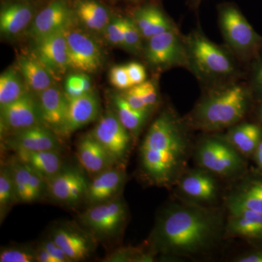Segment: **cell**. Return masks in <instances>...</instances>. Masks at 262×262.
I'll use <instances>...</instances> for the list:
<instances>
[{
    "mask_svg": "<svg viewBox=\"0 0 262 262\" xmlns=\"http://www.w3.org/2000/svg\"><path fill=\"white\" fill-rule=\"evenodd\" d=\"M227 211L178 199L162 208L149 239L156 254L182 259L206 256L225 238Z\"/></svg>",
    "mask_w": 262,
    "mask_h": 262,
    "instance_id": "cell-1",
    "label": "cell"
},
{
    "mask_svg": "<svg viewBox=\"0 0 262 262\" xmlns=\"http://www.w3.org/2000/svg\"><path fill=\"white\" fill-rule=\"evenodd\" d=\"M189 130L184 119L170 108L150 125L139 149L141 172L149 184L175 187L192 156L194 144Z\"/></svg>",
    "mask_w": 262,
    "mask_h": 262,
    "instance_id": "cell-2",
    "label": "cell"
},
{
    "mask_svg": "<svg viewBox=\"0 0 262 262\" xmlns=\"http://www.w3.org/2000/svg\"><path fill=\"white\" fill-rule=\"evenodd\" d=\"M253 102L249 85L227 82L210 88L184 120L190 129L214 134L242 122Z\"/></svg>",
    "mask_w": 262,
    "mask_h": 262,
    "instance_id": "cell-3",
    "label": "cell"
},
{
    "mask_svg": "<svg viewBox=\"0 0 262 262\" xmlns=\"http://www.w3.org/2000/svg\"><path fill=\"white\" fill-rule=\"evenodd\" d=\"M188 70L210 88L230 82L239 74L232 55L211 42L201 30L184 37Z\"/></svg>",
    "mask_w": 262,
    "mask_h": 262,
    "instance_id": "cell-4",
    "label": "cell"
},
{
    "mask_svg": "<svg viewBox=\"0 0 262 262\" xmlns=\"http://www.w3.org/2000/svg\"><path fill=\"white\" fill-rule=\"evenodd\" d=\"M192 157L196 166L206 169L221 180L232 183L248 171L246 158L224 135L206 134L194 144Z\"/></svg>",
    "mask_w": 262,
    "mask_h": 262,
    "instance_id": "cell-5",
    "label": "cell"
},
{
    "mask_svg": "<svg viewBox=\"0 0 262 262\" xmlns=\"http://www.w3.org/2000/svg\"><path fill=\"white\" fill-rule=\"evenodd\" d=\"M218 12L221 31L231 53L239 61L251 64L261 55V36L233 3L220 5Z\"/></svg>",
    "mask_w": 262,
    "mask_h": 262,
    "instance_id": "cell-6",
    "label": "cell"
},
{
    "mask_svg": "<svg viewBox=\"0 0 262 262\" xmlns=\"http://www.w3.org/2000/svg\"><path fill=\"white\" fill-rule=\"evenodd\" d=\"M127 219L126 204L118 196L91 206L79 215L78 220L82 227L95 238L108 239L120 235Z\"/></svg>",
    "mask_w": 262,
    "mask_h": 262,
    "instance_id": "cell-7",
    "label": "cell"
},
{
    "mask_svg": "<svg viewBox=\"0 0 262 262\" xmlns=\"http://www.w3.org/2000/svg\"><path fill=\"white\" fill-rule=\"evenodd\" d=\"M221 179L206 169L187 168L175 185L179 199L204 206H218L222 195Z\"/></svg>",
    "mask_w": 262,
    "mask_h": 262,
    "instance_id": "cell-8",
    "label": "cell"
},
{
    "mask_svg": "<svg viewBox=\"0 0 262 262\" xmlns=\"http://www.w3.org/2000/svg\"><path fill=\"white\" fill-rule=\"evenodd\" d=\"M145 58L155 68L183 67L188 69L187 50L184 37L174 28L150 38L145 48Z\"/></svg>",
    "mask_w": 262,
    "mask_h": 262,
    "instance_id": "cell-9",
    "label": "cell"
},
{
    "mask_svg": "<svg viewBox=\"0 0 262 262\" xmlns=\"http://www.w3.org/2000/svg\"><path fill=\"white\" fill-rule=\"evenodd\" d=\"M91 134L111 155L115 163L120 165L126 161L134 137L122 125L116 113L106 112Z\"/></svg>",
    "mask_w": 262,
    "mask_h": 262,
    "instance_id": "cell-10",
    "label": "cell"
},
{
    "mask_svg": "<svg viewBox=\"0 0 262 262\" xmlns=\"http://www.w3.org/2000/svg\"><path fill=\"white\" fill-rule=\"evenodd\" d=\"M69 67L84 74L98 72L103 64L102 52L91 36L79 29H66Z\"/></svg>",
    "mask_w": 262,
    "mask_h": 262,
    "instance_id": "cell-11",
    "label": "cell"
},
{
    "mask_svg": "<svg viewBox=\"0 0 262 262\" xmlns=\"http://www.w3.org/2000/svg\"><path fill=\"white\" fill-rule=\"evenodd\" d=\"M39 124L42 121L38 100L31 93L1 106V131L6 136Z\"/></svg>",
    "mask_w": 262,
    "mask_h": 262,
    "instance_id": "cell-12",
    "label": "cell"
},
{
    "mask_svg": "<svg viewBox=\"0 0 262 262\" xmlns=\"http://www.w3.org/2000/svg\"><path fill=\"white\" fill-rule=\"evenodd\" d=\"M85 229L72 224H61L52 230L51 238L63 250L71 261H84L96 248V238Z\"/></svg>",
    "mask_w": 262,
    "mask_h": 262,
    "instance_id": "cell-13",
    "label": "cell"
},
{
    "mask_svg": "<svg viewBox=\"0 0 262 262\" xmlns=\"http://www.w3.org/2000/svg\"><path fill=\"white\" fill-rule=\"evenodd\" d=\"M231 184L224 195V207H243L262 213L261 172L248 170Z\"/></svg>",
    "mask_w": 262,
    "mask_h": 262,
    "instance_id": "cell-14",
    "label": "cell"
},
{
    "mask_svg": "<svg viewBox=\"0 0 262 262\" xmlns=\"http://www.w3.org/2000/svg\"><path fill=\"white\" fill-rule=\"evenodd\" d=\"M65 31H59L34 39V56L47 67L54 77L63 75L70 68Z\"/></svg>",
    "mask_w": 262,
    "mask_h": 262,
    "instance_id": "cell-15",
    "label": "cell"
},
{
    "mask_svg": "<svg viewBox=\"0 0 262 262\" xmlns=\"http://www.w3.org/2000/svg\"><path fill=\"white\" fill-rule=\"evenodd\" d=\"M42 124L58 137H64L69 101L64 92L53 84L37 94Z\"/></svg>",
    "mask_w": 262,
    "mask_h": 262,
    "instance_id": "cell-16",
    "label": "cell"
},
{
    "mask_svg": "<svg viewBox=\"0 0 262 262\" xmlns=\"http://www.w3.org/2000/svg\"><path fill=\"white\" fill-rule=\"evenodd\" d=\"M4 145L15 151L61 149V139L43 124L7 136Z\"/></svg>",
    "mask_w": 262,
    "mask_h": 262,
    "instance_id": "cell-17",
    "label": "cell"
},
{
    "mask_svg": "<svg viewBox=\"0 0 262 262\" xmlns=\"http://www.w3.org/2000/svg\"><path fill=\"white\" fill-rule=\"evenodd\" d=\"M73 13L62 0H55L43 8L33 19L29 34L33 39L66 30L72 27Z\"/></svg>",
    "mask_w": 262,
    "mask_h": 262,
    "instance_id": "cell-18",
    "label": "cell"
},
{
    "mask_svg": "<svg viewBox=\"0 0 262 262\" xmlns=\"http://www.w3.org/2000/svg\"><path fill=\"white\" fill-rule=\"evenodd\" d=\"M227 211L225 238L262 241V213L243 207H225Z\"/></svg>",
    "mask_w": 262,
    "mask_h": 262,
    "instance_id": "cell-19",
    "label": "cell"
},
{
    "mask_svg": "<svg viewBox=\"0 0 262 262\" xmlns=\"http://www.w3.org/2000/svg\"><path fill=\"white\" fill-rule=\"evenodd\" d=\"M125 180L126 173L124 168L112 167L103 170L89 183L84 194L86 201L91 206H94L116 198Z\"/></svg>",
    "mask_w": 262,
    "mask_h": 262,
    "instance_id": "cell-20",
    "label": "cell"
},
{
    "mask_svg": "<svg viewBox=\"0 0 262 262\" xmlns=\"http://www.w3.org/2000/svg\"><path fill=\"white\" fill-rule=\"evenodd\" d=\"M68 101L64 138L95 121L100 113L99 101L92 91L84 93L78 97L68 98Z\"/></svg>",
    "mask_w": 262,
    "mask_h": 262,
    "instance_id": "cell-21",
    "label": "cell"
},
{
    "mask_svg": "<svg viewBox=\"0 0 262 262\" xmlns=\"http://www.w3.org/2000/svg\"><path fill=\"white\" fill-rule=\"evenodd\" d=\"M81 166L91 176H96L116 165L115 160L91 134L83 136L77 147Z\"/></svg>",
    "mask_w": 262,
    "mask_h": 262,
    "instance_id": "cell-22",
    "label": "cell"
},
{
    "mask_svg": "<svg viewBox=\"0 0 262 262\" xmlns=\"http://www.w3.org/2000/svg\"><path fill=\"white\" fill-rule=\"evenodd\" d=\"M224 136L243 156L251 158L262 140V127L258 122H241L229 127Z\"/></svg>",
    "mask_w": 262,
    "mask_h": 262,
    "instance_id": "cell-23",
    "label": "cell"
},
{
    "mask_svg": "<svg viewBox=\"0 0 262 262\" xmlns=\"http://www.w3.org/2000/svg\"><path fill=\"white\" fill-rule=\"evenodd\" d=\"M15 155L17 160L29 165L46 181L59 173L63 167V160L57 150L18 151Z\"/></svg>",
    "mask_w": 262,
    "mask_h": 262,
    "instance_id": "cell-24",
    "label": "cell"
},
{
    "mask_svg": "<svg viewBox=\"0 0 262 262\" xmlns=\"http://www.w3.org/2000/svg\"><path fill=\"white\" fill-rule=\"evenodd\" d=\"M133 20L140 31L143 38L146 40L155 35L176 28L165 13L155 5H146L136 10Z\"/></svg>",
    "mask_w": 262,
    "mask_h": 262,
    "instance_id": "cell-25",
    "label": "cell"
},
{
    "mask_svg": "<svg viewBox=\"0 0 262 262\" xmlns=\"http://www.w3.org/2000/svg\"><path fill=\"white\" fill-rule=\"evenodd\" d=\"M34 10L26 3H14L3 7L0 13V31L6 37H15L32 24Z\"/></svg>",
    "mask_w": 262,
    "mask_h": 262,
    "instance_id": "cell-26",
    "label": "cell"
},
{
    "mask_svg": "<svg viewBox=\"0 0 262 262\" xmlns=\"http://www.w3.org/2000/svg\"><path fill=\"white\" fill-rule=\"evenodd\" d=\"M18 67L26 85L36 94L53 85V74L35 56H20Z\"/></svg>",
    "mask_w": 262,
    "mask_h": 262,
    "instance_id": "cell-27",
    "label": "cell"
},
{
    "mask_svg": "<svg viewBox=\"0 0 262 262\" xmlns=\"http://www.w3.org/2000/svg\"><path fill=\"white\" fill-rule=\"evenodd\" d=\"M76 14L86 28L103 32L112 20L107 8L96 0H82L76 7Z\"/></svg>",
    "mask_w": 262,
    "mask_h": 262,
    "instance_id": "cell-28",
    "label": "cell"
},
{
    "mask_svg": "<svg viewBox=\"0 0 262 262\" xmlns=\"http://www.w3.org/2000/svg\"><path fill=\"white\" fill-rule=\"evenodd\" d=\"M115 113L122 125L134 138H137L144 127L151 111L138 110L133 108L122 97L121 94L115 95L113 98Z\"/></svg>",
    "mask_w": 262,
    "mask_h": 262,
    "instance_id": "cell-29",
    "label": "cell"
},
{
    "mask_svg": "<svg viewBox=\"0 0 262 262\" xmlns=\"http://www.w3.org/2000/svg\"><path fill=\"white\" fill-rule=\"evenodd\" d=\"M82 174L78 169L61 170L54 177L46 180V188L50 195L55 201L66 204L71 189Z\"/></svg>",
    "mask_w": 262,
    "mask_h": 262,
    "instance_id": "cell-30",
    "label": "cell"
},
{
    "mask_svg": "<svg viewBox=\"0 0 262 262\" xmlns=\"http://www.w3.org/2000/svg\"><path fill=\"white\" fill-rule=\"evenodd\" d=\"M13 69L5 71L0 76V106L16 101L28 91L24 78Z\"/></svg>",
    "mask_w": 262,
    "mask_h": 262,
    "instance_id": "cell-31",
    "label": "cell"
},
{
    "mask_svg": "<svg viewBox=\"0 0 262 262\" xmlns=\"http://www.w3.org/2000/svg\"><path fill=\"white\" fill-rule=\"evenodd\" d=\"M8 167L14 184L16 201L20 203H31L29 187L32 169L29 165L19 161L16 158L8 165Z\"/></svg>",
    "mask_w": 262,
    "mask_h": 262,
    "instance_id": "cell-32",
    "label": "cell"
},
{
    "mask_svg": "<svg viewBox=\"0 0 262 262\" xmlns=\"http://www.w3.org/2000/svg\"><path fill=\"white\" fill-rule=\"evenodd\" d=\"M16 201L14 184L9 167L2 165L0 170V218L3 220L13 202Z\"/></svg>",
    "mask_w": 262,
    "mask_h": 262,
    "instance_id": "cell-33",
    "label": "cell"
},
{
    "mask_svg": "<svg viewBox=\"0 0 262 262\" xmlns=\"http://www.w3.org/2000/svg\"><path fill=\"white\" fill-rule=\"evenodd\" d=\"M142 39L133 18H124L123 48L134 54L139 55L142 51Z\"/></svg>",
    "mask_w": 262,
    "mask_h": 262,
    "instance_id": "cell-34",
    "label": "cell"
},
{
    "mask_svg": "<svg viewBox=\"0 0 262 262\" xmlns=\"http://www.w3.org/2000/svg\"><path fill=\"white\" fill-rule=\"evenodd\" d=\"M37 261L36 249L27 246L4 248L0 252V262Z\"/></svg>",
    "mask_w": 262,
    "mask_h": 262,
    "instance_id": "cell-35",
    "label": "cell"
},
{
    "mask_svg": "<svg viewBox=\"0 0 262 262\" xmlns=\"http://www.w3.org/2000/svg\"><path fill=\"white\" fill-rule=\"evenodd\" d=\"M103 32L106 40L112 46L123 47L124 18L117 17L112 19Z\"/></svg>",
    "mask_w": 262,
    "mask_h": 262,
    "instance_id": "cell-36",
    "label": "cell"
},
{
    "mask_svg": "<svg viewBox=\"0 0 262 262\" xmlns=\"http://www.w3.org/2000/svg\"><path fill=\"white\" fill-rule=\"evenodd\" d=\"M250 89L252 92L254 101H262V53L257 59L251 63V83Z\"/></svg>",
    "mask_w": 262,
    "mask_h": 262,
    "instance_id": "cell-37",
    "label": "cell"
},
{
    "mask_svg": "<svg viewBox=\"0 0 262 262\" xmlns=\"http://www.w3.org/2000/svg\"><path fill=\"white\" fill-rule=\"evenodd\" d=\"M110 80L114 87L121 91H125L133 87L127 73L126 65L113 67L110 70Z\"/></svg>",
    "mask_w": 262,
    "mask_h": 262,
    "instance_id": "cell-38",
    "label": "cell"
},
{
    "mask_svg": "<svg viewBox=\"0 0 262 262\" xmlns=\"http://www.w3.org/2000/svg\"><path fill=\"white\" fill-rule=\"evenodd\" d=\"M136 87L146 107L151 110L155 108L158 103V89L155 82L145 81Z\"/></svg>",
    "mask_w": 262,
    "mask_h": 262,
    "instance_id": "cell-39",
    "label": "cell"
},
{
    "mask_svg": "<svg viewBox=\"0 0 262 262\" xmlns=\"http://www.w3.org/2000/svg\"><path fill=\"white\" fill-rule=\"evenodd\" d=\"M126 67L132 86L139 85L145 82L146 73L144 66L137 62H130L127 63Z\"/></svg>",
    "mask_w": 262,
    "mask_h": 262,
    "instance_id": "cell-40",
    "label": "cell"
},
{
    "mask_svg": "<svg viewBox=\"0 0 262 262\" xmlns=\"http://www.w3.org/2000/svg\"><path fill=\"white\" fill-rule=\"evenodd\" d=\"M32 178H31L30 192L31 203L37 201L42 195L45 186H46V179L40 174L34 171L32 169Z\"/></svg>",
    "mask_w": 262,
    "mask_h": 262,
    "instance_id": "cell-41",
    "label": "cell"
},
{
    "mask_svg": "<svg viewBox=\"0 0 262 262\" xmlns=\"http://www.w3.org/2000/svg\"><path fill=\"white\" fill-rule=\"evenodd\" d=\"M121 95L133 108L138 110H150L151 111V110L146 107L145 103L143 101L136 86H133L130 89L125 90Z\"/></svg>",
    "mask_w": 262,
    "mask_h": 262,
    "instance_id": "cell-42",
    "label": "cell"
},
{
    "mask_svg": "<svg viewBox=\"0 0 262 262\" xmlns=\"http://www.w3.org/2000/svg\"><path fill=\"white\" fill-rule=\"evenodd\" d=\"M41 245H42V246L51 253V254L53 257L56 258L58 262L71 261L68 256L63 252V250H62L51 237L48 239H44Z\"/></svg>",
    "mask_w": 262,
    "mask_h": 262,
    "instance_id": "cell-43",
    "label": "cell"
},
{
    "mask_svg": "<svg viewBox=\"0 0 262 262\" xmlns=\"http://www.w3.org/2000/svg\"><path fill=\"white\" fill-rule=\"evenodd\" d=\"M235 262H262V249L242 253L232 260Z\"/></svg>",
    "mask_w": 262,
    "mask_h": 262,
    "instance_id": "cell-44",
    "label": "cell"
},
{
    "mask_svg": "<svg viewBox=\"0 0 262 262\" xmlns=\"http://www.w3.org/2000/svg\"><path fill=\"white\" fill-rule=\"evenodd\" d=\"M37 253V261L39 262H58L56 258L53 257L51 253L40 244L36 249Z\"/></svg>",
    "mask_w": 262,
    "mask_h": 262,
    "instance_id": "cell-45",
    "label": "cell"
},
{
    "mask_svg": "<svg viewBox=\"0 0 262 262\" xmlns=\"http://www.w3.org/2000/svg\"><path fill=\"white\" fill-rule=\"evenodd\" d=\"M65 85L70 86V87L75 88V89L82 90V91H84L82 75H74L70 76V77L67 78ZM84 92H85V91H84Z\"/></svg>",
    "mask_w": 262,
    "mask_h": 262,
    "instance_id": "cell-46",
    "label": "cell"
},
{
    "mask_svg": "<svg viewBox=\"0 0 262 262\" xmlns=\"http://www.w3.org/2000/svg\"><path fill=\"white\" fill-rule=\"evenodd\" d=\"M252 158L257 166V170L262 173V140L258 144L257 149L255 151Z\"/></svg>",
    "mask_w": 262,
    "mask_h": 262,
    "instance_id": "cell-47",
    "label": "cell"
},
{
    "mask_svg": "<svg viewBox=\"0 0 262 262\" xmlns=\"http://www.w3.org/2000/svg\"><path fill=\"white\" fill-rule=\"evenodd\" d=\"M82 82H83V89L85 92H89L91 91V80L89 76L86 75L85 74H82Z\"/></svg>",
    "mask_w": 262,
    "mask_h": 262,
    "instance_id": "cell-48",
    "label": "cell"
},
{
    "mask_svg": "<svg viewBox=\"0 0 262 262\" xmlns=\"http://www.w3.org/2000/svg\"><path fill=\"white\" fill-rule=\"evenodd\" d=\"M256 117L258 123L262 127V101L257 102L256 108Z\"/></svg>",
    "mask_w": 262,
    "mask_h": 262,
    "instance_id": "cell-49",
    "label": "cell"
},
{
    "mask_svg": "<svg viewBox=\"0 0 262 262\" xmlns=\"http://www.w3.org/2000/svg\"><path fill=\"white\" fill-rule=\"evenodd\" d=\"M203 0H188V4H189V8L194 11H196L198 8L201 6L202 2Z\"/></svg>",
    "mask_w": 262,
    "mask_h": 262,
    "instance_id": "cell-50",
    "label": "cell"
},
{
    "mask_svg": "<svg viewBox=\"0 0 262 262\" xmlns=\"http://www.w3.org/2000/svg\"><path fill=\"white\" fill-rule=\"evenodd\" d=\"M125 1L131 2V3H140V2L146 1V0H125Z\"/></svg>",
    "mask_w": 262,
    "mask_h": 262,
    "instance_id": "cell-51",
    "label": "cell"
}]
</instances>
